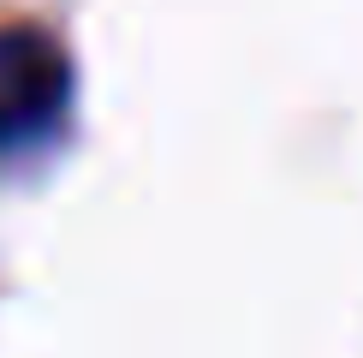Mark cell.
I'll return each instance as SVG.
<instances>
[{
  "label": "cell",
  "instance_id": "obj_1",
  "mask_svg": "<svg viewBox=\"0 0 363 358\" xmlns=\"http://www.w3.org/2000/svg\"><path fill=\"white\" fill-rule=\"evenodd\" d=\"M66 96V66L54 42L36 30H6L0 36V131H24Z\"/></svg>",
  "mask_w": 363,
  "mask_h": 358
}]
</instances>
